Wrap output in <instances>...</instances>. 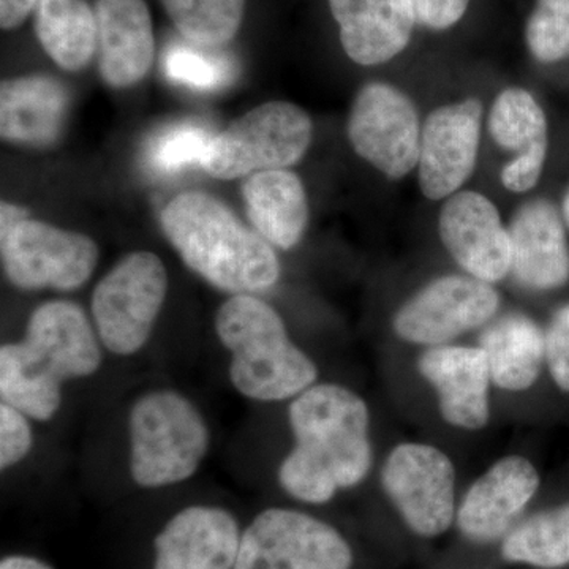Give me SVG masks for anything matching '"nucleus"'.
Listing matches in <instances>:
<instances>
[{"label": "nucleus", "instance_id": "nucleus-27", "mask_svg": "<svg viewBox=\"0 0 569 569\" xmlns=\"http://www.w3.org/2000/svg\"><path fill=\"white\" fill-rule=\"evenodd\" d=\"M176 29L201 48L228 43L244 20L246 0H162Z\"/></svg>", "mask_w": 569, "mask_h": 569}, {"label": "nucleus", "instance_id": "nucleus-34", "mask_svg": "<svg viewBox=\"0 0 569 569\" xmlns=\"http://www.w3.org/2000/svg\"><path fill=\"white\" fill-rule=\"evenodd\" d=\"M418 24L429 31L443 32L466 17L471 0H413Z\"/></svg>", "mask_w": 569, "mask_h": 569}, {"label": "nucleus", "instance_id": "nucleus-13", "mask_svg": "<svg viewBox=\"0 0 569 569\" xmlns=\"http://www.w3.org/2000/svg\"><path fill=\"white\" fill-rule=\"evenodd\" d=\"M485 108L479 99L441 104L422 123L418 160L419 190L445 201L460 192L477 170Z\"/></svg>", "mask_w": 569, "mask_h": 569}, {"label": "nucleus", "instance_id": "nucleus-21", "mask_svg": "<svg viewBox=\"0 0 569 569\" xmlns=\"http://www.w3.org/2000/svg\"><path fill=\"white\" fill-rule=\"evenodd\" d=\"M70 96L44 74L11 78L0 86V134L14 144L48 148L61 138Z\"/></svg>", "mask_w": 569, "mask_h": 569}, {"label": "nucleus", "instance_id": "nucleus-19", "mask_svg": "<svg viewBox=\"0 0 569 569\" xmlns=\"http://www.w3.org/2000/svg\"><path fill=\"white\" fill-rule=\"evenodd\" d=\"M418 369L436 388L441 415L449 425L468 430L488 425L492 378L481 348L433 347L419 358Z\"/></svg>", "mask_w": 569, "mask_h": 569}, {"label": "nucleus", "instance_id": "nucleus-23", "mask_svg": "<svg viewBox=\"0 0 569 569\" xmlns=\"http://www.w3.org/2000/svg\"><path fill=\"white\" fill-rule=\"evenodd\" d=\"M490 378L507 391H526L537 381L546 361V335L530 317L507 313L479 337Z\"/></svg>", "mask_w": 569, "mask_h": 569}, {"label": "nucleus", "instance_id": "nucleus-4", "mask_svg": "<svg viewBox=\"0 0 569 569\" xmlns=\"http://www.w3.org/2000/svg\"><path fill=\"white\" fill-rule=\"evenodd\" d=\"M216 332L231 353V381L249 399H290L317 380V366L295 346L282 318L253 295H233L223 302Z\"/></svg>", "mask_w": 569, "mask_h": 569}, {"label": "nucleus", "instance_id": "nucleus-16", "mask_svg": "<svg viewBox=\"0 0 569 569\" xmlns=\"http://www.w3.org/2000/svg\"><path fill=\"white\" fill-rule=\"evenodd\" d=\"M329 10L343 51L362 67L402 54L418 26L413 0H329Z\"/></svg>", "mask_w": 569, "mask_h": 569}, {"label": "nucleus", "instance_id": "nucleus-35", "mask_svg": "<svg viewBox=\"0 0 569 569\" xmlns=\"http://www.w3.org/2000/svg\"><path fill=\"white\" fill-rule=\"evenodd\" d=\"M39 0H0V26L3 31L17 29L36 10Z\"/></svg>", "mask_w": 569, "mask_h": 569}, {"label": "nucleus", "instance_id": "nucleus-11", "mask_svg": "<svg viewBox=\"0 0 569 569\" xmlns=\"http://www.w3.org/2000/svg\"><path fill=\"white\" fill-rule=\"evenodd\" d=\"M381 485L419 537H438L451 526L456 471L440 449L421 443L399 445L385 462Z\"/></svg>", "mask_w": 569, "mask_h": 569}, {"label": "nucleus", "instance_id": "nucleus-17", "mask_svg": "<svg viewBox=\"0 0 569 569\" xmlns=\"http://www.w3.org/2000/svg\"><path fill=\"white\" fill-rule=\"evenodd\" d=\"M241 537L222 508L182 509L157 535L153 569H234Z\"/></svg>", "mask_w": 569, "mask_h": 569}, {"label": "nucleus", "instance_id": "nucleus-15", "mask_svg": "<svg viewBox=\"0 0 569 569\" xmlns=\"http://www.w3.org/2000/svg\"><path fill=\"white\" fill-rule=\"evenodd\" d=\"M511 274L531 291L559 290L569 282V242L561 212L550 201L520 206L508 224Z\"/></svg>", "mask_w": 569, "mask_h": 569}, {"label": "nucleus", "instance_id": "nucleus-24", "mask_svg": "<svg viewBox=\"0 0 569 569\" xmlns=\"http://www.w3.org/2000/svg\"><path fill=\"white\" fill-rule=\"evenodd\" d=\"M33 28L43 50L63 70L80 71L96 54V13L86 0H39Z\"/></svg>", "mask_w": 569, "mask_h": 569}, {"label": "nucleus", "instance_id": "nucleus-5", "mask_svg": "<svg viewBox=\"0 0 569 569\" xmlns=\"http://www.w3.org/2000/svg\"><path fill=\"white\" fill-rule=\"evenodd\" d=\"M129 427L130 473L141 488L186 481L208 455V426L193 403L179 392L141 396L130 411Z\"/></svg>", "mask_w": 569, "mask_h": 569}, {"label": "nucleus", "instance_id": "nucleus-7", "mask_svg": "<svg viewBox=\"0 0 569 569\" xmlns=\"http://www.w3.org/2000/svg\"><path fill=\"white\" fill-rule=\"evenodd\" d=\"M167 269L157 254H127L100 280L92 295L97 335L111 353L140 351L167 298Z\"/></svg>", "mask_w": 569, "mask_h": 569}, {"label": "nucleus", "instance_id": "nucleus-31", "mask_svg": "<svg viewBox=\"0 0 569 569\" xmlns=\"http://www.w3.org/2000/svg\"><path fill=\"white\" fill-rule=\"evenodd\" d=\"M32 448V430L28 417L18 408L0 406V467L17 466Z\"/></svg>", "mask_w": 569, "mask_h": 569}, {"label": "nucleus", "instance_id": "nucleus-14", "mask_svg": "<svg viewBox=\"0 0 569 569\" xmlns=\"http://www.w3.org/2000/svg\"><path fill=\"white\" fill-rule=\"evenodd\" d=\"M438 234L456 263L475 279L497 283L511 272V238L486 194L460 190L441 204Z\"/></svg>", "mask_w": 569, "mask_h": 569}, {"label": "nucleus", "instance_id": "nucleus-38", "mask_svg": "<svg viewBox=\"0 0 569 569\" xmlns=\"http://www.w3.org/2000/svg\"><path fill=\"white\" fill-rule=\"evenodd\" d=\"M561 217H563L565 224L569 228V187L567 192L563 194V200H561Z\"/></svg>", "mask_w": 569, "mask_h": 569}, {"label": "nucleus", "instance_id": "nucleus-29", "mask_svg": "<svg viewBox=\"0 0 569 569\" xmlns=\"http://www.w3.org/2000/svg\"><path fill=\"white\" fill-rule=\"evenodd\" d=\"M526 44L539 63L569 59V0H535L526 22Z\"/></svg>", "mask_w": 569, "mask_h": 569}, {"label": "nucleus", "instance_id": "nucleus-26", "mask_svg": "<svg viewBox=\"0 0 569 569\" xmlns=\"http://www.w3.org/2000/svg\"><path fill=\"white\" fill-rule=\"evenodd\" d=\"M501 556L512 563L553 569L569 565V503L538 512L509 531Z\"/></svg>", "mask_w": 569, "mask_h": 569}, {"label": "nucleus", "instance_id": "nucleus-2", "mask_svg": "<svg viewBox=\"0 0 569 569\" xmlns=\"http://www.w3.org/2000/svg\"><path fill=\"white\" fill-rule=\"evenodd\" d=\"M102 362L88 317L73 302L33 310L22 342L0 348V396L26 417L48 421L61 407L62 383L92 376Z\"/></svg>", "mask_w": 569, "mask_h": 569}, {"label": "nucleus", "instance_id": "nucleus-30", "mask_svg": "<svg viewBox=\"0 0 569 569\" xmlns=\"http://www.w3.org/2000/svg\"><path fill=\"white\" fill-rule=\"evenodd\" d=\"M164 71L171 81L194 91L223 88L234 77L231 61L190 47L170 48L164 56Z\"/></svg>", "mask_w": 569, "mask_h": 569}, {"label": "nucleus", "instance_id": "nucleus-36", "mask_svg": "<svg viewBox=\"0 0 569 569\" xmlns=\"http://www.w3.org/2000/svg\"><path fill=\"white\" fill-rule=\"evenodd\" d=\"M29 219V212L21 206L2 203L0 209V234L9 233L22 220Z\"/></svg>", "mask_w": 569, "mask_h": 569}, {"label": "nucleus", "instance_id": "nucleus-10", "mask_svg": "<svg viewBox=\"0 0 569 569\" xmlns=\"http://www.w3.org/2000/svg\"><path fill=\"white\" fill-rule=\"evenodd\" d=\"M6 274L21 290L73 291L91 279L99 247L89 236L40 220H22L0 234Z\"/></svg>", "mask_w": 569, "mask_h": 569}, {"label": "nucleus", "instance_id": "nucleus-33", "mask_svg": "<svg viewBox=\"0 0 569 569\" xmlns=\"http://www.w3.org/2000/svg\"><path fill=\"white\" fill-rule=\"evenodd\" d=\"M546 153H523L512 157L500 171V182L508 192L527 193L538 186L545 171Z\"/></svg>", "mask_w": 569, "mask_h": 569}, {"label": "nucleus", "instance_id": "nucleus-8", "mask_svg": "<svg viewBox=\"0 0 569 569\" xmlns=\"http://www.w3.org/2000/svg\"><path fill=\"white\" fill-rule=\"evenodd\" d=\"M348 141L370 167L392 181L417 170L422 123L417 103L391 82H367L356 93Z\"/></svg>", "mask_w": 569, "mask_h": 569}, {"label": "nucleus", "instance_id": "nucleus-37", "mask_svg": "<svg viewBox=\"0 0 569 569\" xmlns=\"http://www.w3.org/2000/svg\"><path fill=\"white\" fill-rule=\"evenodd\" d=\"M0 569H52L50 565L28 556H10L0 561Z\"/></svg>", "mask_w": 569, "mask_h": 569}, {"label": "nucleus", "instance_id": "nucleus-6", "mask_svg": "<svg viewBox=\"0 0 569 569\" xmlns=\"http://www.w3.org/2000/svg\"><path fill=\"white\" fill-rule=\"evenodd\" d=\"M312 138V119L301 107L263 103L212 138L201 167L223 181L260 171L287 170L301 162Z\"/></svg>", "mask_w": 569, "mask_h": 569}, {"label": "nucleus", "instance_id": "nucleus-28", "mask_svg": "<svg viewBox=\"0 0 569 569\" xmlns=\"http://www.w3.org/2000/svg\"><path fill=\"white\" fill-rule=\"evenodd\" d=\"M216 137L206 126L181 122L160 130L149 141L146 162L156 173L173 176L203 163L204 153Z\"/></svg>", "mask_w": 569, "mask_h": 569}, {"label": "nucleus", "instance_id": "nucleus-3", "mask_svg": "<svg viewBox=\"0 0 569 569\" xmlns=\"http://www.w3.org/2000/svg\"><path fill=\"white\" fill-rule=\"evenodd\" d=\"M160 223L183 263L219 290L252 295L279 280V258L271 244L211 194H178L164 206Z\"/></svg>", "mask_w": 569, "mask_h": 569}, {"label": "nucleus", "instance_id": "nucleus-1", "mask_svg": "<svg viewBox=\"0 0 569 569\" xmlns=\"http://www.w3.org/2000/svg\"><path fill=\"white\" fill-rule=\"evenodd\" d=\"M288 419L296 445L280 466L279 481L291 497L321 505L365 481L372 447L361 397L339 385H317L296 397Z\"/></svg>", "mask_w": 569, "mask_h": 569}, {"label": "nucleus", "instance_id": "nucleus-20", "mask_svg": "<svg viewBox=\"0 0 569 569\" xmlns=\"http://www.w3.org/2000/svg\"><path fill=\"white\" fill-rule=\"evenodd\" d=\"M96 20L103 81L111 88L140 82L156 54L151 11L144 0H97Z\"/></svg>", "mask_w": 569, "mask_h": 569}, {"label": "nucleus", "instance_id": "nucleus-22", "mask_svg": "<svg viewBox=\"0 0 569 569\" xmlns=\"http://www.w3.org/2000/svg\"><path fill=\"white\" fill-rule=\"evenodd\" d=\"M247 216L269 244L282 250L299 244L309 223L305 183L288 170L250 174L244 183Z\"/></svg>", "mask_w": 569, "mask_h": 569}, {"label": "nucleus", "instance_id": "nucleus-12", "mask_svg": "<svg viewBox=\"0 0 569 569\" xmlns=\"http://www.w3.org/2000/svg\"><path fill=\"white\" fill-rule=\"evenodd\" d=\"M498 306L500 296L492 284L470 276H445L411 296L392 326L408 343L438 347L488 323Z\"/></svg>", "mask_w": 569, "mask_h": 569}, {"label": "nucleus", "instance_id": "nucleus-18", "mask_svg": "<svg viewBox=\"0 0 569 569\" xmlns=\"http://www.w3.org/2000/svg\"><path fill=\"white\" fill-rule=\"evenodd\" d=\"M539 475L530 460L509 456L498 460L468 489L458 511L463 537L475 542L496 541L530 503Z\"/></svg>", "mask_w": 569, "mask_h": 569}, {"label": "nucleus", "instance_id": "nucleus-32", "mask_svg": "<svg viewBox=\"0 0 569 569\" xmlns=\"http://www.w3.org/2000/svg\"><path fill=\"white\" fill-rule=\"evenodd\" d=\"M546 335V362L561 391L569 392V302L550 318Z\"/></svg>", "mask_w": 569, "mask_h": 569}, {"label": "nucleus", "instance_id": "nucleus-9", "mask_svg": "<svg viewBox=\"0 0 569 569\" xmlns=\"http://www.w3.org/2000/svg\"><path fill=\"white\" fill-rule=\"evenodd\" d=\"M346 538L305 512L271 508L242 533L234 569H351Z\"/></svg>", "mask_w": 569, "mask_h": 569}, {"label": "nucleus", "instance_id": "nucleus-25", "mask_svg": "<svg viewBox=\"0 0 569 569\" xmlns=\"http://www.w3.org/2000/svg\"><path fill=\"white\" fill-rule=\"evenodd\" d=\"M488 130L492 141L503 151L516 156H548V116L527 89L511 86L497 93L488 116Z\"/></svg>", "mask_w": 569, "mask_h": 569}]
</instances>
